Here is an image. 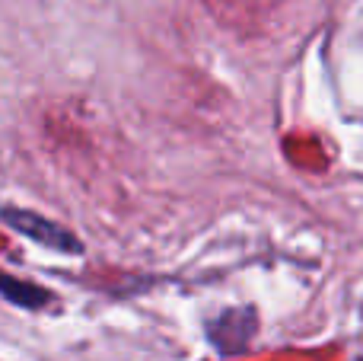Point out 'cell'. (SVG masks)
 <instances>
[{"label":"cell","instance_id":"1","mask_svg":"<svg viewBox=\"0 0 363 361\" xmlns=\"http://www.w3.org/2000/svg\"><path fill=\"white\" fill-rule=\"evenodd\" d=\"M4 224L13 227L16 234L29 237L32 243H38L45 249H55V253H64V256L83 253V243L67 227H61V224L48 221V217L35 215L29 208H4Z\"/></svg>","mask_w":363,"mask_h":361},{"label":"cell","instance_id":"2","mask_svg":"<svg viewBox=\"0 0 363 361\" xmlns=\"http://www.w3.org/2000/svg\"><path fill=\"white\" fill-rule=\"evenodd\" d=\"M4 298L10 301V304L26 307V311H38V307H45L51 301V294L45 291V288H35L32 281H16L13 275H6L4 279Z\"/></svg>","mask_w":363,"mask_h":361}]
</instances>
